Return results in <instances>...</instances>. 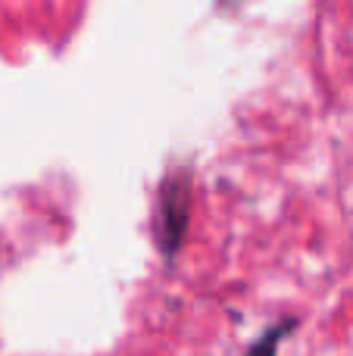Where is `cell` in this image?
Listing matches in <instances>:
<instances>
[{
	"label": "cell",
	"mask_w": 353,
	"mask_h": 356,
	"mask_svg": "<svg viewBox=\"0 0 353 356\" xmlns=\"http://www.w3.org/2000/svg\"><path fill=\"white\" fill-rule=\"evenodd\" d=\"M185 203H188V191L181 188V191H169L166 194V222H169V241H166V247L172 250L175 244L181 241V228H185Z\"/></svg>",
	"instance_id": "1"
},
{
	"label": "cell",
	"mask_w": 353,
	"mask_h": 356,
	"mask_svg": "<svg viewBox=\"0 0 353 356\" xmlns=\"http://www.w3.org/2000/svg\"><path fill=\"white\" fill-rule=\"evenodd\" d=\"M288 328H291V325L269 328V334H266V338H260V341H256V344L247 350V356H275V344H279V341L285 338V332H288Z\"/></svg>",
	"instance_id": "2"
}]
</instances>
